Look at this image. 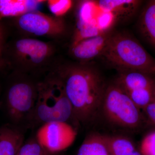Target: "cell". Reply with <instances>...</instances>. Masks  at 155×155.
<instances>
[{"instance_id":"obj_6","label":"cell","mask_w":155,"mask_h":155,"mask_svg":"<svg viewBox=\"0 0 155 155\" xmlns=\"http://www.w3.org/2000/svg\"><path fill=\"white\" fill-rule=\"evenodd\" d=\"M101 107L107 119L116 125L135 128L142 122L140 109L115 82L106 86Z\"/></svg>"},{"instance_id":"obj_7","label":"cell","mask_w":155,"mask_h":155,"mask_svg":"<svg viewBox=\"0 0 155 155\" xmlns=\"http://www.w3.org/2000/svg\"><path fill=\"white\" fill-rule=\"evenodd\" d=\"M17 28L28 35L58 38L66 33L67 25L63 18L37 11L28 12L15 18Z\"/></svg>"},{"instance_id":"obj_4","label":"cell","mask_w":155,"mask_h":155,"mask_svg":"<svg viewBox=\"0 0 155 155\" xmlns=\"http://www.w3.org/2000/svg\"><path fill=\"white\" fill-rule=\"evenodd\" d=\"M38 82L28 74L16 72L5 93V107L7 116L15 126L29 124L38 97Z\"/></svg>"},{"instance_id":"obj_25","label":"cell","mask_w":155,"mask_h":155,"mask_svg":"<svg viewBox=\"0 0 155 155\" xmlns=\"http://www.w3.org/2000/svg\"><path fill=\"white\" fill-rule=\"evenodd\" d=\"M0 69H1V68H0Z\"/></svg>"},{"instance_id":"obj_11","label":"cell","mask_w":155,"mask_h":155,"mask_svg":"<svg viewBox=\"0 0 155 155\" xmlns=\"http://www.w3.org/2000/svg\"><path fill=\"white\" fill-rule=\"evenodd\" d=\"M115 83L125 92L141 89H155V80L148 74L133 70L119 69Z\"/></svg>"},{"instance_id":"obj_24","label":"cell","mask_w":155,"mask_h":155,"mask_svg":"<svg viewBox=\"0 0 155 155\" xmlns=\"http://www.w3.org/2000/svg\"><path fill=\"white\" fill-rule=\"evenodd\" d=\"M154 101H155V91L154 93Z\"/></svg>"},{"instance_id":"obj_22","label":"cell","mask_w":155,"mask_h":155,"mask_svg":"<svg viewBox=\"0 0 155 155\" xmlns=\"http://www.w3.org/2000/svg\"><path fill=\"white\" fill-rule=\"evenodd\" d=\"M143 110L149 122L155 126V101H153Z\"/></svg>"},{"instance_id":"obj_23","label":"cell","mask_w":155,"mask_h":155,"mask_svg":"<svg viewBox=\"0 0 155 155\" xmlns=\"http://www.w3.org/2000/svg\"><path fill=\"white\" fill-rule=\"evenodd\" d=\"M153 72H155V64L153 68Z\"/></svg>"},{"instance_id":"obj_5","label":"cell","mask_w":155,"mask_h":155,"mask_svg":"<svg viewBox=\"0 0 155 155\" xmlns=\"http://www.w3.org/2000/svg\"><path fill=\"white\" fill-rule=\"evenodd\" d=\"M8 50V62L16 72L28 75L48 66L55 52L51 44L29 38L15 41Z\"/></svg>"},{"instance_id":"obj_20","label":"cell","mask_w":155,"mask_h":155,"mask_svg":"<svg viewBox=\"0 0 155 155\" xmlns=\"http://www.w3.org/2000/svg\"><path fill=\"white\" fill-rule=\"evenodd\" d=\"M139 151L142 155H155V130L148 134L143 139Z\"/></svg>"},{"instance_id":"obj_21","label":"cell","mask_w":155,"mask_h":155,"mask_svg":"<svg viewBox=\"0 0 155 155\" xmlns=\"http://www.w3.org/2000/svg\"><path fill=\"white\" fill-rule=\"evenodd\" d=\"M5 30L2 23L0 22V68L4 67L6 64L3 59V52L5 49Z\"/></svg>"},{"instance_id":"obj_17","label":"cell","mask_w":155,"mask_h":155,"mask_svg":"<svg viewBox=\"0 0 155 155\" xmlns=\"http://www.w3.org/2000/svg\"><path fill=\"white\" fill-rule=\"evenodd\" d=\"M155 89H141L126 92L139 109H143L154 101Z\"/></svg>"},{"instance_id":"obj_14","label":"cell","mask_w":155,"mask_h":155,"mask_svg":"<svg viewBox=\"0 0 155 155\" xmlns=\"http://www.w3.org/2000/svg\"><path fill=\"white\" fill-rule=\"evenodd\" d=\"M139 28L143 37L155 47V0L147 2L139 20Z\"/></svg>"},{"instance_id":"obj_9","label":"cell","mask_w":155,"mask_h":155,"mask_svg":"<svg viewBox=\"0 0 155 155\" xmlns=\"http://www.w3.org/2000/svg\"><path fill=\"white\" fill-rule=\"evenodd\" d=\"M113 32L111 30L78 42L71 46L70 52L80 63L86 64L102 56Z\"/></svg>"},{"instance_id":"obj_19","label":"cell","mask_w":155,"mask_h":155,"mask_svg":"<svg viewBox=\"0 0 155 155\" xmlns=\"http://www.w3.org/2000/svg\"><path fill=\"white\" fill-rule=\"evenodd\" d=\"M47 4L53 16L62 18L72 8L73 2L71 0H49Z\"/></svg>"},{"instance_id":"obj_1","label":"cell","mask_w":155,"mask_h":155,"mask_svg":"<svg viewBox=\"0 0 155 155\" xmlns=\"http://www.w3.org/2000/svg\"><path fill=\"white\" fill-rule=\"evenodd\" d=\"M54 75L72 105L75 119L85 123L101 107L106 85L98 72L86 64H65Z\"/></svg>"},{"instance_id":"obj_8","label":"cell","mask_w":155,"mask_h":155,"mask_svg":"<svg viewBox=\"0 0 155 155\" xmlns=\"http://www.w3.org/2000/svg\"><path fill=\"white\" fill-rule=\"evenodd\" d=\"M76 135L75 128L69 123L52 122L41 125L35 137L46 149L54 154L71 146Z\"/></svg>"},{"instance_id":"obj_2","label":"cell","mask_w":155,"mask_h":155,"mask_svg":"<svg viewBox=\"0 0 155 155\" xmlns=\"http://www.w3.org/2000/svg\"><path fill=\"white\" fill-rule=\"evenodd\" d=\"M38 88L37 99L29 124L41 126L50 122L69 123L70 119H75L72 105L54 74L38 82Z\"/></svg>"},{"instance_id":"obj_15","label":"cell","mask_w":155,"mask_h":155,"mask_svg":"<svg viewBox=\"0 0 155 155\" xmlns=\"http://www.w3.org/2000/svg\"><path fill=\"white\" fill-rule=\"evenodd\" d=\"M111 155H142L133 143L122 137L103 136Z\"/></svg>"},{"instance_id":"obj_18","label":"cell","mask_w":155,"mask_h":155,"mask_svg":"<svg viewBox=\"0 0 155 155\" xmlns=\"http://www.w3.org/2000/svg\"><path fill=\"white\" fill-rule=\"evenodd\" d=\"M16 155H54L50 153L37 140L31 138L23 142Z\"/></svg>"},{"instance_id":"obj_3","label":"cell","mask_w":155,"mask_h":155,"mask_svg":"<svg viewBox=\"0 0 155 155\" xmlns=\"http://www.w3.org/2000/svg\"><path fill=\"white\" fill-rule=\"evenodd\" d=\"M102 57L118 70L153 73L155 61L136 40L127 34L113 32Z\"/></svg>"},{"instance_id":"obj_10","label":"cell","mask_w":155,"mask_h":155,"mask_svg":"<svg viewBox=\"0 0 155 155\" xmlns=\"http://www.w3.org/2000/svg\"><path fill=\"white\" fill-rule=\"evenodd\" d=\"M99 8L113 14L116 21L127 20L134 16L142 3L138 0H100L95 1Z\"/></svg>"},{"instance_id":"obj_13","label":"cell","mask_w":155,"mask_h":155,"mask_svg":"<svg viewBox=\"0 0 155 155\" xmlns=\"http://www.w3.org/2000/svg\"><path fill=\"white\" fill-rule=\"evenodd\" d=\"M44 1L0 0V20L5 17L17 18L28 12L36 11Z\"/></svg>"},{"instance_id":"obj_16","label":"cell","mask_w":155,"mask_h":155,"mask_svg":"<svg viewBox=\"0 0 155 155\" xmlns=\"http://www.w3.org/2000/svg\"><path fill=\"white\" fill-rule=\"evenodd\" d=\"M77 155H111L103 136L91 135L87 137L81 146Z\"/></svg>"},{"instance_id":"obj_12","label":"cell","mask_w":155,"mask_h":155,"mask_svg":"<svg viewBox=\"0 0 155 155\" xmlns=\"http://www.w3.org/2000/svg\"><path fill=\"white\" fill-rule=\"evenodd\" d=\"M24 134L18 126H0V155H16L24 142Z\"/></svg>"}]
</instances>
